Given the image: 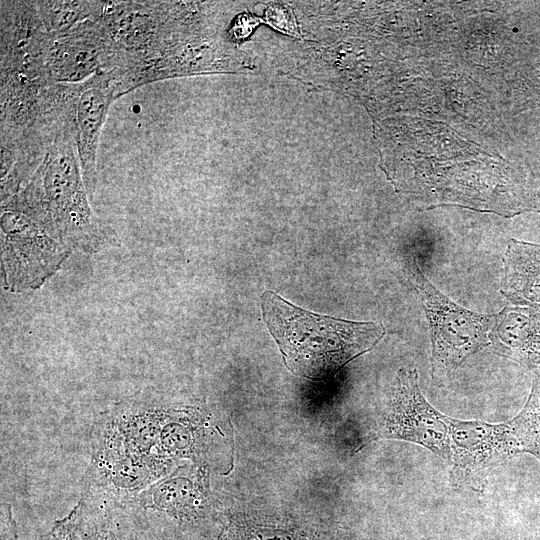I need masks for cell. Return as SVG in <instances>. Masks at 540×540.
<instances>
[{"instance_id":"obj_1","label":"cell","mask_w":540,"mask_h":540,"mask_svg":"<svg viewBox=\"0 0 540 540\" xmlns=\"http://www.w3.org/2000/svg\"><path fill=\"white\" fill-rule=\"evenodd\" d=\"M262 318L286 367L295 375L319 379L370 351L384 337L375 322L352 321L300 308L273 291L261 296Z\"/></svg>"},{"instance_id":"obj_2","label":"cell","mask_w":540,"mask_h":540,"mask_svg":"<svg viewBox=\"0 0 540 540\" xmlns=\"http://www.w3.org/2000/svg\"><path fill=\"white\" fill-rule=\"evenodd\" d=\"M407 268L429 324L432 377L438 381L471 355L491 346L489 334L495 314L473 312L451 300L427 279L414 255Z\"/></svg>"},{"instance_id":"obj_3","label":"cell","mask_w":540,"mask_h":540,"mask_svg":"<svg viewBox=\"0 0 540 540\" xmlns=\"http://www.w3.org/2000/svg\"><path fill=\"white\" fill-rule=\"evenodd\" d=\"M74 139V120L62 123L31 182L17 199L22 207L46 211L59 224L87 223L90 211Z\"/></svg>"},{"instance_id":"obj_4","label":"cell","mask_w":540,"mask_h":540,"mask_svg":"<svg viewBox=\"0 0 540 540\" xmlns=\"http://www.w3.org/2000/svg\"><path fill=\"white\" fill-rule=\"evenodd\" d=\"M123 54L98 18L70 31L53 35L44 58V77L49 85L80 84L100 73L117 70Z\"/></svg>"},{"instance_id":"obj_5","label":"cell","mask_w":540,"mask_h":540,"mask_svg":"<svg viewBox=\"0 0 540 540\" xmlns=\"http://www.w3.org/2000/svg\"><path fill=\"white\" fill-rule=\"evenodd\" d=\"M452 418L436 410L422 394L416 369L402 368L383 416L382 435L410 441L451 461Z\"/></svg>"},{"instance_id":"obj_6","label":"cell","mask_w":540,"mask_h":540,"mask_svg":"<svg viewBox=\"0 0 540 540\" xmlns=\"http://www.w3.org/2000/svg\"><path fill=\"white\" fill-rule=\"evenodd\" d=\"M519 453L510 421L490 424L452 419V480L457 484L479 487L487 473Z\"/></svg>"},{"instance_id":"obj_7","label":"cell","mask_w":540,"mask_h":540,"mask_svg":"<svg viewBox=\"0 0 540 540\" xmlns=\"http://www.w3.org/2000/svg\"><path fill=\"white\" fill-rule=\"evenodd\" d=\"M120 97L111 72L100 73L80 83L75 104L74 139L87 189L96 181V158L101 131L109 108Z\"/></svg>"},{"instance_id":"obj_8","label":"cell","mask_w":540,"mask_h":540,"mask_svg":"<svg viewBox=\"0 0 540 540\" xmlns=\"http://www.w3.org/2000/svg\"><path fill=\"white\" fill-rule=\"evenodd\" d=\"M496 353L528 368L540 367V310L510 305L495 314L489 334Z\"/></svg>"},{"instance_id":"obj_9","label":"cell","mask_w":540,"mask_h":540,"mask_svg":"<svg viewBox=\"0 0 540 540\" xmlns=\"http://www.w3.org/2000/svg\"><path fill=\"white\" fill-rule=\"evenodd\" d=\"M504 270L502 294L512 305L540 310V244L511 239Z\"/></svg>"},{"instance_id":"obj_10","label":"cell","mask_w":540,"mask_h":540,"mask_svg":"<svg viewBox=\"0 0 540 540\" xmlns=\"http://www.w3.org/2000/svg\"><path fill=\"white\" fill-rule=\"evenodd\" d=\"M83 540H158L132 511L116 507L91 511L81 524Z\"/></svg>"},{"instance_id":"obj_11","label":"cell","mask_w":540,"mask_h":540,"mask_svg":"<svg viewBox=\"0 0 540 540\" xmlns=\"http://www.w3.org/2000/svg\"><path fill=\"white\" fill-rule=\"evenodd\" d=\"M34 4L46 31L59 35L98 18L105 1H34Z\"/></svg>"},{"instance_id":"obj_12","label":"cell","mask_w":540,"mask_h":540,"mask_svg":"<svg viewBox=\"0 0 540 540\" xmlns=\"http://www.w3.org/2000/svg\"><path fill=\"white\" fill-rule=\"evenodd\" d=\"M40 540H83L79 504L66 517L57 521Z\"/></svg>"},{"instance_id":"obj_13","label":"cell","mask_w":540,"mask_h":540,"mask_svg":"<svg viewBox=\"0 0 540 540\" xmlns=\"http://www.w3.org/2000/svg\"><path fill=\"white\" fill-rule=\"evenodd\" d=\"M538 371H539V372H538V374H537V376H536L535 378H536V379L538 380V382L540 383V367L538 368Z\"/></svg>"}]
</instances>
